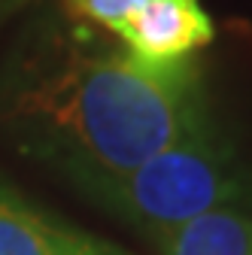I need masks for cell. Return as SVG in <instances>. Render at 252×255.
<instances>
[{
    "label": "cell",
    "mask_w": 252,
    "mask_h": 255,
    "mask_svg": "<svg viewBox=\"0 0 252 255\" xmlns=\"http://www.w3.org/2000/svg\"><path fill=\"white\" fill-rule=\"evenodd\" d=\"M0 255H125L76 228L43 216L0 185Z\"/></svg>",
    "instance_id": "cell-4"
},
{
    "label": "cell",
    "mask_w": 252,
    "mask_h": 255,
    "mask_svg": "<svg viewBox=\"0 0 252 255\" xmlns=\"http://www.w3.org/2000/svg\"><path fill=\"white\" fill-rule=\"evenodd\" d=\"M116 37L143 61H182L213 40V21L198 0H149L125 21Z\"/></svg>",
    "instance_id": "cell-3"
},
{
    "label": "cell",
    "mask_w": 252,
    "mask_h": 255,
    "mask_svg": "<svg viewBox=\"0 0 252 255\" xmlns=\"http://www.w3.org/2000/svg\"><path fill=\"white\" fill-rule=\"evenodd\" d=\"M15 116L82 188L134 170L207 119L192 58L152 64L134 52H70L18 94Z\"/></svg>",
    "instance_id": "cell-1"
},
{
    "label": "cell",
    "mask_w": 252,
    "mask_h": 255,
    "mask_svg": "<svg viewBox=\"0 0 252 255\" xmlns=\"http://www.w3.org/2000/svg\"><path fill=\"white\" fill-rule=\"evenodd\" d=\"M67 9L85 21H94V24H101L107 30H116L128 21L140 6H146L149 0H64Z\"/></svg>",
    "instance_id": "cell-6"
},
{
    "label": "cell",
    "mask_w": 252,
    "mask_h": 255,
    "mask_svg": "<svg viewBox=\"0 0 252 255\" xmlns=\"http://www.w3.org/2000/svg\"><path fill=\"white\" fill-rule=\"evenodd\" d=\"M91 191L122 219L161 240L185 222L240 198L243 179L204 119L158 155L91 185Z\"/></svg>",
    "instance_id": "cell-2"
},
{
    "label": "cell",
    "mask_w": 252,
    "mask_h": 255,
    "mask_svg": "<svg viewBox=\"0 0 252 255\" xmlns=\"http://www.w3.org/2000/svg\"><path fill=\"white\" fill-rule=\"evenodd\" d=\"M158 243L164 255H252V219L231 210H210Z\"/></svg>",
    "instance_id": "cell-5"
}]
</instances>
